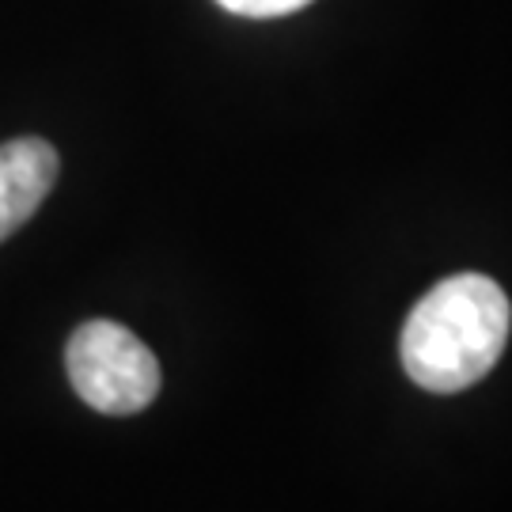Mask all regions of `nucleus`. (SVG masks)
I'll return each instance as SVG.
<instances>
[{
    "label": "nucleus",
    "instance_id": "nucleus-4",
    "mask_svg": "<svg viewBox=\"0 0 512 512\" xmlns=\"http://www.w3.org/2000/svg\"><path fill=\"white\" fill-rule=\"evenodd\" d=\"M224 12H236V16L251 19H270V16H289L296 8H304L311 0H217Z\"/></svg>",
    "mask_w": 512,
    "mask_h": 512
},
{
    "label": "nucleus",
    "instance_id": "nucleus-1",
    "mask_svg": "<svg viewBox=\"0 0 512 512\" xmlns=\"http://www.w3.org/2000/svg\"><path fill=\"white\" fill-rule=\"evenodd\" d=\"M512 308L505 289L482 274H456L418 300L399 338L406 376L433 395L478 384L501 361Z\"/></svg>",
    "mask_w": 512,
    "mask_h": 512
},
{
    "label": "nucleus",
    "instance_id": "nucleus-3",
    "mask_svg": "<svg viewBox=\"0 0 512 512\" xmlns=\"http://www.w3.org/2000/svg\"><path fill=\"white\" fill-rule=\"evenodd\" d=\"M57 179V152L42 137L0 145V243L35 217Z\"/></svg>",
    "mask_w": 512,
    "mask_h": 512
},
{
    "label": "nucleus",
    "instance_id": "nucleus-2",
    "mask_svg": "<svg viewBox=\"0 0 512 512\" xmlns=\"http://www.w3.org/2000/svg\"><path fill=\"white\" fill-rule=\"evenodd\" d=\"M65 368L76 395L110 418L141 414L160 395V361L133 330L110 319L76 327L65 349Z\"/></svg>",
    "mask_w": 512,
    "mask_h": 512
}]
</instances>
